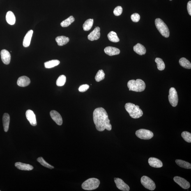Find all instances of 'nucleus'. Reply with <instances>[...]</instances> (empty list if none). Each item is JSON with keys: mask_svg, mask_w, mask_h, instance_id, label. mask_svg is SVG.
Returning <instances> with one entry per match:
<instances>
[{"mask_svg": "<svg viewBox=\"0 0 191 191\" xmlns=\"http://www.w3.org/2000/svg\"><path fill=\"white\" fill-rule=\"evenodd\" d=\"M10 121L9 115L8 113H5L3 117V122L4 129L5 132H8Z\"/></svg>", "mask_w": 191, "mask_h": 191, "instance_id": "obj_21", "label": "nucleus"}, {"mask_svg": "<svg viewBox=\"0 0 191 191\" xmlns=\"http://www.w3.org/2000/svg\"><path fill=\"white\" fill-rule=\"evenodd\" d=\"M56 41L58 46H62L68 43L70 38L65 36H58L56 37Z\"/></svg>", "mask_w": 191, "mask_h": 191, "instance_id": "obj_23", "label": "nucleus"}, {"mask_svg": "<svg viewBox=\"0 0 191 191\" xmlns=\"http://www.w3.org/2000/svg\"><path fill=\"white\" fill-rule=\"evenodd\" d=\"M123 12V8L121 6H118L115 8L113 13L115 15L119 16L121 15Z\"/></svg>", "mask_w": 191, "mask_h": 191, "instance_id": "obj_35", "label": "nucleus"}, {"mask_svg": "<svg viewBox=\"0 0 191 191\" xmlns=\"http://www.w3.org/2000/svg\"><path fill=\"white\" fill-rule=\"evenodd\" d=\"M175 162L180 167L186 169H191V164L188 162L181 160H179V159H177Z\"/></svg>", "mask_w": 191, "mask_h": 191, "instance_id": "obj_26", "label": "nucleus"}, {"mask_svg": "<svg viewBox=\"0 0 191 191\" xmlns=\"http://www.w3.org/2000/svg\"><path fill=\"white\" fill-rule=\"evenodd\" d=\"M187 10L189 15H191V1H188L187 4Z\"/></svg>", "mask_w": 191, "mask_h": 191, "instance_id": "obj_38", "label": "nucleus"}, {"mask_svg": "<svg viewBox=\"0 0 191 191\" xmlns=\"http://www.w3.org/2000/svg\"><path fill=\"white\" fill-rule=\"evenodd\" d=\"M182 137L188 143L191 142V134L187 131H184L181 134Z\"/></svg>", "mask_w": 191, "mask_h": 191, "instance_id": "obj_34", "label": "nucleus"}, {"mask_svg": "<svg viewBox=\"0 0 191 191\" xmlns=\"http://www.w3.org/2000/svg\"><path fill=\"white\" fill-rule=\"evenodd\" d=\"M33 31L32 30H30L27 33L25 36L23 42V45L25 47H29L31 43L32 37L33 34Z\"/></svg>", "mask_w": 191, "mask_h": 191, "instance_id": "obj_18", "label": "nucleus"}, {"mask_svg": "<svg viewBox=\"0 0 191 191\" xmlns=\"http://www.w3.org/2000/svg\"><path fill=\"white\" fill-rule=\"evenodd\" d=\"M26 116L31 125L33 126H36L37 125L36 116L33 111L31 110H28L26 111Z\"/></svg>", "mask_w": 191, "mask_h": 191, "instance_id": "obj_11", "label": "nucleus"}, {"mask_svg": "<svg viewBox=\"0 0 191 191\" xmlns=\"http://www.w3.org/2000/svg\"><path fill=\"white\" fill-rule=\"evenodd\" d=\"M170 1H172V0H170Z\"/></svg>", "mask_w": 191, "mask_h": 191, "instance_id": "obj_39", "label": "nucleus"}, {"mask_svg": "<svg viewBox=\"0 0 191 191\" xmlns=\"http://www.w3.org/2000/svg\"><path fill=\"white\" fill-rule=\"evenodd\" d=\"M60 63V61L59 60H54L45 62L44 63V65H45V68H51L57 66V65H59Z\"/></svg>", "mask_w": 191, "mask_h": 191, "instance_id": "obj_24", "label": "nucleus"}, {"mask_svg": "<svg viewBox=\"0 0 191 191\" xmlns=\"http://www.w3.org/2000/svg\"><path fill=\"white\" fill-rule=\"evenodd\" d=\"M108 38L110 41L117 42H119V39L118 38L116 33L114 31H111L107 35Z\"/></svg>", "mask_w": 191, "mask_h": 191, "instance_id": "obj_27", "label": "nucleus"}, {"mask_svg": "<svg viewBox=\"0 0 191 191\" xmlns=\"http://www.w3.org/2000/svg\"><path fill=\"white\" fill-rule=\"evenodd\" d=\"M114 182L115 183H116L117 187L119 190L123 191H129L130 190V187L121 179L115 178Z\"/></svg>", "mask_w": 191, "mask_h": 191, "instance_id": "obj_10", "label": "nucleus"}, {"mask_svg": "<svg viewBox=\"0 0 191 191\" xmlns=\"http://www.w3.org/2000/svg\"><path fill=\"white\" fill-rule=\"evenodd\" d=\"M141 183L145 188L150 190H154L156 188V185L151 179L146 176H143L141 178Z\"/></svg>", "mask_w": 191, "mask_h": 191, "instance_id": "obj_7", "label": "nucleus"}, {"mask_svg": "<svg viewBox=\"0 0 191 191\" xmlns=\"http://www.w3.org/2000/svg\"><path fill=\"white\" fill-rule=\"evenodd\" d=\"M125 108L132 118H139L143 116V111L139 108V106L136 105L131 103H128L126 104Z\"/></svg>", "mask_w": 191, "mask_h": 191, "instance_id": "obj_2", "label": "nucleus"}, {"mask_svg": "<svg viewBox=\"0 0 191 191\" xmlns=\"http://www.w3.org/2000/svg\"><path fill=\"white\" fill-rule=\"evenodd\" d=\"M100 183V180L95 178H90L85 181L81 185L85 190H92L98 188Z\"/></svg>", "mask_w": 191, "mask_h": 191, "instance_id": "obj_4", "label": "nucleus"}, {"mask_svg": "<svg viewBox=\"0 0 191 191\" xmlns=\"http://www.w3.org/2000/svg\"><path fill=\"white\" fill-rule=\"evenodd\" d=\"M0 191H1V190H0Z\"/></svg>", "mask_w": 191, "mask_h": 191, "instance_id": "obj_40", "label": "nucleus"}, {"mask_svg": "<svg viewBox=\"0 0 191 191\" xmlns=\"http://www.w3.org/2000/svg\"><path fill=\"white\" fill-rule=\"evenodd\" d=\"M127 86L130 91L137 92H141L144 91L146 85L144 81L141 79L136 80H131L127 83Z\"/></svg>", "mask_w": 191, "mask_h": 191, "instance_id": "obj_3", "label": "nucleus"}, {"mask_svg": "<svg viewBox=\"0 0 191 191\" xmlns=\"http://www.w3.org/2000/svg\"><path fill=\"white\" fill-rule=\"evenodd\" d=\"M148 163L150 166L153 167L160 168L163 166L162 161L155 157H151L149 159Z\"/></svg>", "mask_w": 191, "mask_h": 191, "instance_id": "obj_15", "label": "nucleus"}, {"mask_svg": "<svg viewBox=\"0 0 191 191\" xmlns=\"http://www.w3.org/2000/svg\"><path fill=\"white\" fill-rule=\"evenodd\" d=\"M75 21L73 16H71L68 18L63 21L61 23V26L63 27H66L70 25Z\"/></svg>", "mask_w": 191, "mask_h": 191, "instance_id": "obj_28", "label": "nucleus"}, {"mask_svg": "<svg viewBox=\"0 0 191 191\" xmlns=\"http://www.w3.org/2000/svg\"><path fill=\"white\" fill-rule=\"evenodd\" d=\"M2 61L5 65H9L11 60V55L9 52L6 50H2L1 52Z\"/></svg>", "mask_w": 191, "mask_h": 191, "instance_id": "obj_14", "label": "nucleus"}, {"mask_svg": "<svg viewBox=\"0 0 191 191\" xmlns=\"http://www.w3.org/2000/svg\"><path fill=\"white\" fill-rule=\"evenodd\" d=\"M37 161L44 167L49 168V169H54V166H51L50 164L48 163L42 157H39L37 159Z\"/></svg>", "mask_w": 191, "mask_h": 191, "instance_id": "obj_33", "label": "nucleus"}, {"mask_svg": "<svg viewBox=\"0 0 191 191\" xmlns=\"http://www.w3.org/2000/svg\"><path fill=\"white\" fill-rule=\"evenodd\" d=\"M134 52L140 55H144L146 52V48L144 46L139 43H138L134 46Z\"/></svg>", "mask_w": 191, "mask_h": 191, "instance_id": "obj_20", "label": "nucleus"}, {"mask_svg": "<svg viewBox=\"0 0 191 191\" xmlns=\"http://www.w3.org/2000/svg\"><path fill=\"white\" fill-rule=\"evenodd\" d=\"M180 64L183 68L190 69L191 68V63L190 62L187 60L186 58L182 57L179 60Z\"/></svg>", "mask_w": 191, "mask_h": 191, "instance_id": "obj_25", "label": "nucleus"}, {"mask_svg": "<svg viewBox=\"0 0 191 191\" xmlns=\"http://www.w3.org/2000/svg\"><path fill=\"white\" fill-rule=\"evenodd\" d=\"M104 51L106 54L110 56L116 55L119 54L120 53L119 49L112 47H106L104 49Z\"/></svg>", "mask_w": 191, "mask_h": 191, "instance_id": "obj_17", "label": "nucleus"}, {"mask_svg": "<svg viewBox=\"0 0 191 191\" xmlns=\"http://www.w3.org/2000/svg\"><path fill=\"white\" fill-rule=\"evenodd\" d=\"M169 103L173 107L177 105L178 98L177 93L174 88H170L169 91Z\"/></svg>", "mask_w": 191, "mask_h": 191, "instance_id": "obj_8", "label": "nucleus"}, {"mask_svg": "<svg viewBox=\"0 0 191 191\" xmlns=\"http://www.w3.org/2000/svg\"><path fill=\"white\" fill-rule=\"evenodd\" d=\"M155 24L157 30L165 38H168L169 36V28L162 19L157 18L155 19Z\"/></svg>", "mask_w": 191, "mask_h": 191, "instance_id": "obj_5", "label": "nucleus"}, {"mask_svg": "<svg viewBox=\"0 0 191 191\" xmlns=\"http://www.w3.org/2000/svg\"><path fill=\"white\" fill-rule=\"evenodd\" d=\"M66 81V78L65 75H60L56 81L57 85L58 86H63L65 84Z\"/></svg>", "mask_w": 191, "mask_h": 191, "instance_id": "obj_32", "label": "nucleus"}, {"mask_svg": "<svg viewBox=\"0 0 191 191\" xmlns=\"http://www.w3.org/2000/svg\"><path fill=\"white\" fill-rule=\"evenodd\" d=\"M6 19L8 24L11 25L15 24L16 18L13 12L11 11L7 12L6 16Z\"/></svg>", "mask_w": 191, "mask_h": 191, "instance_id": "obj_22", "label": "nucleus"}, {"mask_svg": "<svg viewBox=\"0 0 191 191\" xmlns=\"http://www.w3.org/2000/svg\"><path fill=\"white\" fill-rule=\"evenodd\" d=\"M31 83V81L29 78L25 76H23L19 78L17 81L18 85L20 87L27 86Z\"/></svg>", "mask_w": 191, "mask_h": 191, "instance_id": "obj_16", "label": "nucleus"}, {"mask_svg": "<svg viewBox=\"0 0 191 191\" xmlns=\"http://www.w3.org/2000/svg\"><path fill=\"white\" fill-rule=\"evenodd\" d=\"M89 86L88 84H84L81 85L79 87V91L80 92H85L87 91V90L89 88Z\"/></svg>", "mask_w": 191, "mask_h": 191, "instance_id": "obj_37", "label": "nucleus"}, {"mask_svg": "<svg viewBox=\"0 0 191 191\" xmlns=\"http://www.w3.org/2000/svg\"><path fill=\"white\" fill-rule=\"evenodd\" d=\"M105 75V73H104L103 70H98L95 76V81L97 82H100V81L104 79Z\"/></svg>", "mask_w": 191, "mask_h": 191, "instance_id": "obj_31", "label": "nucleus"}, {"mask_svg": "<svg viewBox=\"0 0 191 191\" xmlns=\"http://www.w3.org/2000/svg\"><path fill=\"white\" fill-rule=\"evenodd\" d=\"M155 62L157 63V68L159 70H163L165 69V65L162 59L156 58L155 59Z\"/></svg>", "mask_w": 191, "mask_h": 191, "instance_id": "obj_30", "label": "nucleus"}, {"mask_svg": "<svg viewBox=\"0 0 191 191\" xmlns=\"http://www.w3.org/2000/svg\"><path fill=\"white\" fill-rule=\"evenodd\" d=\"M131 19L134 22H139L140 19V16L139 14L134 13L131 16Z\"/></svg>", "mask_w": 191, "mask_h": 191, "instance_id": "obj_36", "label": "nucleus"}, {"mask_svg": "<svg viewBox=\"0 0 191 191\" xmlns=\"http://www.w3.org/2000/svg\"><path fill=\"white\" fill-rule=\"evenodd\" d=\"M174 181L178 184L182 188L185 189L190 188V184L185 179L179 176L174 177L173 178Z\"/></svg>", "mask_w": 191, "mask_h": 191, "instance_id": "obj_9", "label": "nucleus"}, {"mask_svg": "<svg viewBox=\"0 0 191 191\" xmlns=\"http://www.w3.org/2000/svg\"><path fill=\"white\" fill-rule=\"evenodd\" d=\"M93 120L95 127L99 131H103L105 129L111 131L112 126L110 123L107 112L103 108L100 107L95 109L93 113Z\"/></svg>", "mask_w": 191, "mask_h": 191, "instance_id": "obj_1", "label": "nucleus"}, {"mask_svg": "<svg viewBox=\"0 0 191 191\" xmlns=\"http://www.w3.org/2000/svg\"><path fill=\"white\" fill-rule=\"evenodd\" d=\"M15 167L18 169L24 171H31L33 169L32 166L29 164L23 163L21 162H16L15 164Z\"/></svg>", "mask_w": 191, "mask_h": 191, "instance_id": "obj_19", "label": "nucleus"}, {"mask_svg": "<svg viewBox=\"0 0 191 191\" xmlns=\"http://www.w3.org/2000/svg\"><path fill=\"white\" fill-rule=\"evenodd\" d=\"M93 19H87L83 24V28L85 31H88L91 29L93 26Z\"/></svg>", "mask_w": 191, "mask_h": 191, "instance_id": "obj_29", "label": "nucleus"}, {"mask_svg": "<svg viewBox=\"0 0 191 191\" xmlns=\"http://www.w3.org/2000/svg\"><path fill=\"white\" fill-rule=\"evenodd\" d=\"M51 118L58 125L62 124L63 120L62 116L59 113L56 111L52 110L50 112Z\"/></svg>", "mask_w": 191, "mask_h": 191, "instance_id": "obj_12", "label": "nucleus"}, {"mask_svg": "<svg viewBox=\"0 0 191 191\" xmlns=\"http://www.w3.org/2000/svg\"><path fill=\"white\" fill-rule=\"evenodd\" d=\"M136 136L140 139L148 140L151 139L154 136V134L151 131L144 129H141L136 131Z\"/></svg>", "mask_w": 191, "mask_h": 191, "instance_id": "obj_6", "label": "nucleus"}, {"mask_svg": "<svg viewBox=\"0 0 191 191\" xmlns=\"http://www.w3.org/2000/svg\"><path fill=\"white\" fill-rule=\"evenodd\" d=\"M100 28L98 27H95L90 34L88 35V39L90 40L93 41L98 39L100 37Z\"/></svg>", "mask_w": 191, "mask_h": 191, "instance_id": "obj_13", "label": "nucleus"}]
</instances>
